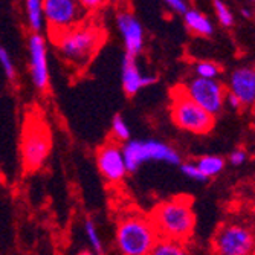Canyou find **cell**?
<instances>
[{"instance_id":"1","label":"cell","mask_w":255,"mask_h":255,"mask_svg":"<svg viewBox=\"0 0 255 255\" xmlns=\"http://www.w3.org/2000/svg\"><path fill=\"white\" fill-rule=\"evenodd\" d=\"M159 237H168L187 243L194 231L196 216L191 197L180 196L159 203L148 214Z\"/></svg>"},{"instance_id":"2","label":"cell","mask_w":255,"mask_h":255,"mask_svg":"<svg viewBox=\"0 0 255 255\" xmlns=\"http://www.w3.org/2000/svg\"><path fill=\"white\" fill-rule=\"evenodd\" d=\"M60 57L72 66L84 67L95 57L104 41V34L98 26L78 25L51 35Z\"/></svg>"},{"instance_id":"3","label":"cell","mask_w":255,"mask_h":255,"mask_svg":"<svg viewBox=\"0 0 255 255\" xmlns=\"http://www.w3.org/2000/svg\"><path fill=\"white\" fill-rule=\"evenodd\" d=\"M157 233L148 216L124 214L117 225V246L124 255H148L157 240Z\"/></svg>"},{"instance_id":"4","label":"cell","mask_w":255,"mask_h":255,"mask_svg":"<svg viewBox=\"0 0 255 255\" xmlns=\"http://www.w3.org/2000/svg\"><path fill=\"white\" fill-rule=\"evenodd\" d=\"M51 153V131L35 115H29L23 126L21 160L26 171H37L43 167Z\"/></svg>"},{"instance_id":"5","label":"cell","mask_w":255,"mask_h":255,"mask_svg":"<svg viewBox=\"0 0 255 255\" xmlns=\"http://www.w3.org/2000/svg\"><path fill=\"white\" fill-rule=\"evenodd\" d=\"M171 120L182 130L196 134H205L213 130L216 117L185 95L180 87H177L173 90Z\"/></svg>"},{"instance_id":"6","label":"cell","mask_w":255,"mask_h":255,"mask_svg":"<svg viewBox=\"0 0 255 255\" xmlns=\"http://www.w3.org/2000/svg\"><path fill=\"white\" fill-rule=\"evenodd\" d=\"M213 251L220 255H248L255 252L254 228L239 222H225L214 234Z\"/></svg>"},{"instance_id":"7","label":"cell","mask_w":255,"mask_h":255,"mask_svg":"<svg viewBox=\"0 0 255 255\" xmlns=\"http://www.w3.org/2000/svg\"><path fill=\"white\" fill-rule=\"evenodd\" d=\"M123 151L128 173H134L148 160L165 162L170 165L180 164V156L173 147L160 141H153V139H148V141H130L128 139L123 147Z\"/></svg>"},{"instance_id":"8","label":"cell","mask_w":255,"mask_h":255,"mask_svg":"<svg viewBox=\"0 0 255 255\" xmlns=\"http://www.w3.org/2000/svg\"><path fill=\"white\" fill-rule=\"evenodd\" d=\"M180 90L205 110L213 113L214 117L223 110L226 89L216 78L194 77L183 87H180Z\"/></svg>"},{"instance_id":"9","label":"cell","mask_w":255,"mask_h":255,"mask_svg":"<svg viewBox=\"0 0 255 255\" xmlns=\"http://www.w3.org/2000/svg\"><path fill=\"white\" fill-rule=\"evenodd\" d=\"M81 9L78 0H43L44 21H48L51 35L81 23Z\"/></svg>"},{"instance_id":"10","label":"cell","mask_w":255,"mask_h":255,"mask_svg":"<svg viewBox=\"0 0 255 255\" xmlns=\"http://www.w3.org/2000/svg\"><path fill=\"white\" fill-rule=\"evenodd\" d=\"M97 165L103 177L112 183H120L128 173L123 147L117 142H107L97 151Z\"/></svg>"},{"instance_id":"11","label":"cell","mask_w":255,"mask_h":255,"mask_svg":"<svg viewBox=\"0 0 255 255\" xmlns=\"http://www.w3.org/2000/svg\"><path fill=\"white\" fill-rule=\"evenodd\" d=\"M29 61H31V78L38 90H46L49 86V67L46 41L40 32H34L29 37Z\"/></svg>"},{"instance_id":"12","label":"cell","mask_w":255,"mask_h":255,"mask_svg":"<svg viewBox=\"0 0 255 255\" xmlns=\"http://www.w3.org/2000/svg\"><path fill=\"white\" fill-rule=\"evenodd\" d=\"M228 90L240 100L243 107L255 106V67H239L231 74Z\"/></svg>"},{"instance_id":"13","label":"cell","mask_w":255,"mask_h":255,"mask_svg":"<svg viewBox=\"0 0 255 255\" xmlns=\"http://www.w3.org/2000/svg\"><path fill=\"white\" fill-rule=\"evenodd\" d=\"M117 26L123 35L126 52L136 57L144 48L142 25L131 12H120L117 15Z\"/></svg>"},{"instance_id":"14","label":"cell","mask_w":255,"mask_h":255,"mask_svg":"<svg viewBox=\"0 0 255 255\" xmlns=\"http://www.w3.org/2000/svg\"><path fill=\"white\" fill-rule=\"evenodd\" d=\"M154 75H144L139 71L136 57L131 54H124L123 57V66H121V81H123V89L126 92V95L134 97L141 89L145 86L154 84L156 83Z\"/></svg>"},{"instance_id":"15","label":"cell","mask_w":255,"mask_h":255,"mask_svg":"<svg viewBox=\"0 0 255 255\" xmlns=\"http://www.w3.org/2000/svg\"><path fill=\"white\" fill-rule=\"evenodd\" d=\"M183 20H185V25L188 26V29L194 34L208 37V35H213V32H214V26H213L211 20L196 9L185 11Z\"/></svg>"},{"instance_id":"16","label":"cell","mask_w":255,"mask_h":255,"mask_svg":"<svg viewBox=\"0 0 255 255\" xmlns=\"http://www.w3.org/2000/svg\"><path fill=\"white\" fill-rule=\"evenodd\" d=\"M187 252H188V249H187L185 242L168 239V237H157V240L151 249V254H154V255H183Z\"/></svg>"},{"instance_id":"17","label":"cell","mask_w":255,"mask_h":255,"mask_svg":"<svg viewBox=\"0 0 255 255\" xmlns=\"http://www.w3.org/2000/svg\"><path fill=\"white\" fill-rule=\"evenodd\" d=\"M26 3V17L29 28L34 32H40L44 23V12H43V0H25Z\"/></svg>"},{"instance_id":"18","label":"cell","mask_w":255,"mask_h":255,"mask_svg":"<svg viewBox=\"0 0 255 255\" xmlns=\"http://www.w3.org/2000/svg\"><path fill=\"white\" fill-rule=\"evenodd\" d=\"M196 165L200 168V171L208 179H210V177H214V176H217L219 173L223 171L225 159L220 157V156H203L196 162Z\"/></svg>"},{"instance_id":"19","label":"cell","mask_w":255,"mask_h":255,"mask_svg":"<svg viewBox=\"0 0 255 255\" xmlns=\"http://www.w3.org/2000/svg\"><path fill=\"white\" fill-rule=\"evenodd\" d=\"M84 233H86L87 242H89L90 248L94 249V252L101 254L103 252V243H101V239H100V234H98V229H97L95 223L92 220H87L84 223Z\"/></svg>"},{"instance_id":"20","label":"cell","mask_w":255,"mask_h":255,"mask_svg":"<svg viewBox=\"0 0 255 255\" xmlns=\"http://www.w3.org/2000/svg\"><path fill=\"white\" fill-rule=\"evenodd\" d=\"M112 134L120 142H127L130 139L128 126L126 123V120L123 117H120V115H118V117H115L113 121H112Z\"/></svg>"},{"instance_id":"21","label":"cell","mask_w":255,"mask_h":255,"mask_svg":"<svg viewBox=\"0 0 255 255\" xmlns=\"http://www.w3.org/2000/svg\"><path fill=\"white\" fill-rule=\"evenodd\" d=\"M214 11H216V15L219 18V21L225 28H229L234 25V15L233 12L229 11V8L222 2V0H214Z\"/></svg>"},{"instance_id":"22","label":"cell","mask_w":255,"mask_h":255,"mask_svg":"<svg viewBox=\"0 0 255 255\" xmlns=\"http://www.w3.org/2000/svg\"><path fill=\"white\" fill-rule=\"evenodd\" d=\"M196 74L197 77L203 78H217L220 74V67L213 61H199L196 64Z\"/></svg>"},{"instance_id":"23","label":"cell","mask_w":255,"mask_h":255,"mask_svg":"<svg viewBox=\"0 0 255 255\" xmlns=\"http://www.w3.org/2000/svg\"><path fill=\"white\" fill-rule=\"evenodd\" d=\"M180 171L185 176H187V177H190V179H193L196 182H206L208 180V177L200 171V168L196 164H193V162H187V164H182L180 165Z\"/></svg>"},{"instance_id":"24","label":"cell","mask_w":255,"mask_h":255,"mask_svg":"<svg viewBox=\"0 0 255 255\" xmlns=\"http://www.w3.org/2000/svg\"><path fill=\"white\" fill-rule=\"evenodd\" d=\"M0 64H2V67H3L5 75L9 80H12L15 77V67H14L11 55L8 54V51L3 48V46H0Z\"/></svg>"},{"instance_id":"25","label":"cell","mask_w":255,"mask_h":255,"mask_svg":"<svg viewBox=\"0 0 255 255\" xmlns=\"http://www.w3.org/2000/svg\"><path fill=\"white\" fill-rule=\"evenodd\" d=\"M106 2L107 0H78L81 8L86 11H98L106 5Z\"/></svg>"},{"instance_id":"26","label":"cell","mask_w":255,"mask_h":255,"mask_svg":"<svg viewBox=\"0 0 255 255\" xmlns=\"http://www.w3.org/2000/svg\"><path fill=\"white\" fill-rule=\"evenodd\" d=\"M246 153L243 151V150H236V151H233L231 153V156H229V162L233 165H236V167H239V165H242V164H245V160H246Z\"/></svg>"},{"instance_id":"27","label":"cell","mask_w":255,"mask_h":255,"mask_svg":"<svg viewBox=\"0 0 255 255\" xmlns=\"http://www.w3.org/2000/svg\"><path fill=\"white\" fill-rule=\"evenodd\" d=\"M225 103H226L229 107H233L234 110H239V109H242V107H243V106H242V103H240V100L233 94V92H229V90H226Z\"/></svg>"},{"instance_id":"28","label":"cell","mask_w":255,"mask_h":255,"mask_svg":"<svg viewBox=\"0 0 255 255\" xmlns=\"http://www.w3.org/2000/svg\"><path fill=\"white\" fill-rule=\"evenodd\" d=\"M165 3H167L171 9H174L176 12H179V14H183L185 11L188 9V8H187V3H185L183 0H165Z\"/></svg>"},{"instance_id":"29","label":"cell","mask_w":255,"mask_h":255,"mask_svg":"<svg viewBox=\"0 0 255 255\" xmlns=\"http://www.w3.org/2000/svg\"><path fill=\"white\" fill-rule=\"evenodd\" d=\"M242 15L246 17V18H251V17H252V11H251L249 8H243V9H242Z\"/></svg>"},{"instance_id":"30","label":"cell","mask_w":255,"mask_h":255,"mask_svg":"<svg viewBox=\"0 0 255 255\" xmlns=\"http://www.w3.org/2000/svg\"><path fill=\"white\" fill-rule=\"evenodd\" d=\"M252 2H255V0H252Z\"/></svg>"}]
</instances>
